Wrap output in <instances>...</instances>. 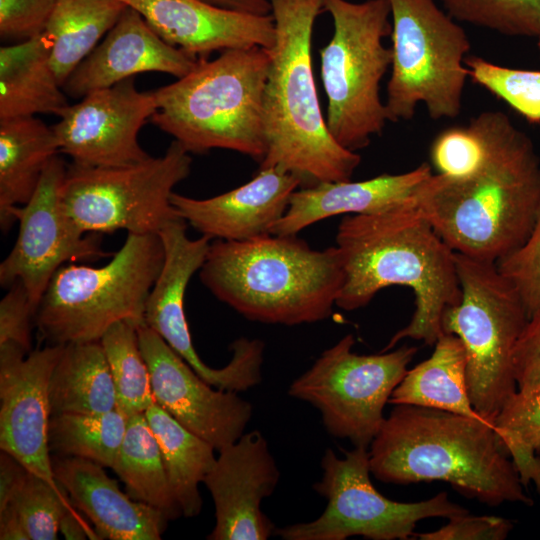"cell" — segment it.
Here are the masks:
<instances>
[{"instance_id":"obj_1","label":"cell","mask_w":540,"mask_h":540,"mask_svg":"<svg viewBox=\"0 0 540 540\" xmlns=\"http://www.w3.org/2000/svg\"><path fill=\"white\" fill-rule=\"evenodd\" d=\"M482 152L461 176L431 174L413 203L457 253L497 263L527 240L540 207V159L530 138L500 111L469 121Z\"/></svg>"},{"instance_id":"obj_2","label":"cell","mask_w":540,"mask_h":540,"mask_svg":"<svg viewBox=\"0 0 540 540\" xmlns=\"http://www.w3.org/2000/svg\"><path fill=\"white\" fill-rule=\"evenodd\" d=\"M336 248L344 271L337 307H365L389 286L413 291L411 320L383 352L405 338L436 343L443 334V313L460 301L461 288L455 251L417 210L413 198L379 212L346 215L337 229Z\"/></svg>"},{"instance_id":"obj_3","label":"cell","mask_w":540,"mask_h":540,"mask_svg":"<svg viewBox=\"0 0 540 540\" xmlns=\"http://www.w3.org/2000/svg\"><path fill=\"white\" fill-rule=\"evenodd\" d=\"M368 451L371 474L385 483L444 481L489 506L533 504L493 425L482 418L395 405Z\"/></svg>"},{"instance_id":"obj_4","label":"cell","mask_w":540,"mask_h":540,"mask_svg":"<svg viewBox=\"0 0 540 540\" xmlns=\"http://www.w3.org/2000/svg\"><path fill=\"white\" fill-rule=\"evenodd\" d=\"M276 39L264 90L266 154L260 169L277 168L300 188L351 180L361 157L330 133L315 84L311 46L322 0H271Z\"/></svg>"},{"instance_id":"obj_5","label":"cell","mask_w":540,"mask_h":540,"mask_svg":"<svg viewBox=\"0 0 540 540\" xmlns=\"http://www.w3.org/2000/svg\"><path fill=\"white\" fill-rule=\"evenodd\" d=\"M199 276L245 318L294 326L327 319L344 283L339 252L314 250L296 235L211 241Z\"/></svg>"},{"instance_id":"obj_6","label":"cell","mask_w":540,"mask_h":540,"mask_svg":"<svg viewBox=\"0 0 540 540\" xmlns=\"http://www.w3.org/2000/svg\"><path fill=\"white\" fill-rule=\"evenodd\" d=\"M269 63V50L260 46L199 59L188 74L155 90L158 109L150 120L189 153L227 149L260 163Z\"/></svg>"},{"instance_id":"obj_7","label":"cell","mask_w":540,"mask_h":540,"mask_svg":"<svg viewBox=\"0 0 540 540\" xmlns=\"http://www.w3.org/2000/svg\"><path fill=\"white\" fill-rule=\"evenodd\" d=\"M163 261L158 234L128 233L104 266H62L36 311L41 336L54 345L99 342L118 322L143 324L146 301Z\"/></svg>"},{"instance_id":"obj_8","label":"cell","mask_w":540,"mask_h":540,"mask_svg":"<svg viewBox=\"0 0 540 540\" xmlns=\"http://www.w3.org/2000/svg\"><path fill=\"white\" fill-rule=\"evenodd\" d=\"M333 34L320 50V72L327 96L326 123L334 139L357 152L380 135L388 122L379 94L391 66V49L383 39L392 24L388 0H322Z\"/></svg>"},{"instance_id":"obj_9","label":"cell","mask_w":540,"mask_h":540,"mask_svg":"<svg viewBox=\"0 0 540 540\" xmlns=\"http://www.w3.org/2000/svg\"><path fill=\"white\" fill-rule=\"evenodd\" d=\"M455 260L461 298L445 309L442 330L462 341L470 401L492 424L517 391L513 353L528 315L518 291L495 262L457 252Z\"/></svg>"},{"instance_id":"obj_10","label":"cell","mask_w":540,"mask_h":540,"mask_svg":"<svg viewBox=\"0 0 540 540\" xmlns=\"http://www.w3.org/2000/svg\"><path fill=\"white\" fill-rule=\"evenodd\" d=\"M392 30L391 76L385 109L388 121L413 118L424 104L434 120L456 118L469 76L464 29L434 0H388Z\"/></svg>"},{"instance_id":"obj_11","label":"cell","mask_w":540,"mask_h":540,"mask_svg":"<svg viewBox=\"0 0 540 540\" xmlns=\"http://www.w3.org/2000/svg\"><path fill=\"white\" fill-rule=\"evenodd\" d=\"M190 153L176 140L159 157L120 167L67 166L61 188L65 211L85 233L158 234L182 219L171 203L191 172Z\"/></svg>"},{"instance_id":"obj_12","label":"cell","mask_w":540,"mask_h":540,"mask_svg":"<svg viewBox=\"0 0 540 540\" xmlns=\"http://www.w3.org/2000/svg\"><path fill=\"white\" fill-rule=\"evenodd\" d=\"M338 457L330 448L322 460V477L313 489L327 500L315 520L275 528L284 540H345L362 536L371 540H406L426 518H454L469 511L446 492L418 502H397L379 493L370 479L369 451L354 447Z\"/></svg>"},{"instance_id":"obj_13","label":"cell","mask_w":540,"mask_h":540,"mask_svg":"<svg viewBox=\"0 0 540 540\" xmlns=\"http://www.w3.org/2000/svg\"><path fill=\"white\" fill-rule=\"evenodd\" d=\"M354 344V336L347 334L324 350L291 383L288 394L315 407L330 435L369 448L385 419L384 407L417 348L359 355L352 350Z\"/></svg>"},{"instance_id":"obj_14","label":"cell","mask_w":540,"mask_h":540,"mask_svg":"<svg viewBox=\"0 0 540 540\" xmlns=\"http://www.w3.org/2000/svg\"><path fill=\"white\" fill-rule=\"evenodd\" d=\"M183 219L173 221L158 233L164 261L149 293L144 323L155 331L208 384L232 392L247 391L262 380L265 344L240 337L230 349V362L220 368L207 366L193 346L184 312V297L192 276L201 269L212 239H190Z\"/></svg>"},{"instance_id":"obj_15","label":"cell","mask_w":540,"mask_h":540,"mask_svg":"<svg viewBox=\"0 0 540 540\" xmlns=\"http://www.w3.org/2000/svg\"><path fill=\"white\" fill-rule=\"evenodd\" d=\"M67 165L56 155L47 165L31 199L11 211L19 223L16 242L0 264V284L20 281L36 309L51 279L67 262L112 256L96 233H85L65 211L61 188Z\"/></svg>"},{"instance_id":"obj_16","label":"cell","mask_w":540,"mask_h":540,"mask_svg":"<svg viewBox=\"0 0 540 540\" xmlns=\"http://www.w3.org/2000/svg\"><path fill=\"white\" fill-rule=\"evenodd\" d=\"M157 109L155 91H139L134 77L93 91L69 105L52 126L59 152L83 167L142 162L150 155L141 147L138 134Z\"/></svg>"},{"instance_id":"obj_17","label":"cell","mask_w":540,"mask_h":540,"mask_svg":"<svg viewBox=\"0 0 540 540\" xmlns=\"http://www.w3.org/2000/svg\"><path fill=\"white\" fill-rule=\"evenodd\" d=\"M137 333L155 403L216 451L236 441L252 418L251 403L236 392L213 389L145 323Z\"/></svg>"},{"instance_id":"obj_18","label":"cell","mask_w":540,"mask_h":540,"mask_svg":"<svg viewBox=\"0 0 540 540\" xmlns=\"http://www.w3.org/2000/svg\"><path fill=\"white\" fill-rule=\"evenodd\" d=\"M63 349L49 344L27 353L0 344V449L52 484L49 383Z\"/></svg>"},{"instance_id":"obj_19","label":"cell","mask_w":540,"mask_h":540,"mask_svg":"<svg viewBox=\"0 0 540 540\" xmlns=\"http://www.w3.org/2000/svg\"><path fill=\"white\" fill-rule=\"evenodd\" d=\"M203 483L215 506L210 540H266L275 526L261 509L271 496L280 472L268 442L258 430L244 432L218 451Z\"/></svg>"},{"instance_id":"obj_20","label":"cell","mask_w":540,"mask_h":540,"mask_svg":"<svg viewBox=\"0 0 540 540\" xmlns=\"http://www.w3.org/2000/svg\"><path fill=\"white\" fill-rule=\"evenodd\" d=\"M138 11L169 45L199 60L214 51L260 46L276 39L272 14L223 9L203 0H119Z\"/></svg>"},{"instance_id":"obj_21","label":"cell","mask_w":540,"mask_h":540,"mask_svg":"<svg viewBox=\"0 0 540 540\" xmlns=\"http://www.w3.org/2000/svg\"><path fill=\"white\" fill-rule=\"evenodd\" d=\"M197 62L166 43L138 11L127 6L62 88L66 95L82 98L143 72H161L178 79L193 70Z\"/></svg>"},{"instance_id":"obj_22","label":"cell","mask_w":540,"mask_h":540,"mask_svg":"<svg viewBox=\"0 0 540 540\" xmlns=\"http://www.w3.org/2000/svg\"><path fill=\"white\" fill-rule=\"evenodd\" d=\"M300 188L294 175L277 168L260 169L247 183L223 194L196 199L173 192L179 216L210 239L242 241L271 234Z\"/></svg>"},{"instance_id":"obj_23","label":"cell","mask_w":540,"mask_h":540,"mask_svg":"<svg viewBox=\"0 0 540 540\" xmlns=\"http://www.w3.org/2000/svg\"><path fill=\"white\" fill-rule=\"evenodd\" d=\"M55 480L73 506L92 522L99 539L159 540L167 518L124 493L104 467L87 459L51 454Z\"/></svg>"},{"instance_id":"obj_24","label":"cell","mask_w":540,"mask_h":540,"mask_svg":"<svg viewBox=\"0 0 540 540\" xmlns=\"http://www.w3.org/2000/svg\"><path fill=\"white\" fill-rule=\"evenodd\" d=\"M432 174L422 163L400 174H381L363 181H339L298 188L283 217L272 227L274 235H297L323 219L337 215L368 214L409 201Z\"/></svg>"},{"instance_id":"obj_25","label":"cell","mask_w":540,"mask_h":540,"mask_svg":"<svg viewBox=\"0 0 540 540\" xmlns=\"http://www.w3.org/2000/svg\"><path fill=\"white\" fill-rule=\"evenodd\" d=\"M50 62L44 33L0 48V120L53 113L69 106Z\"/></svg>"},{"instance_id":"obj_26","label":"cell","mask_w":540,"mask_h":540,"mask_svg":"<svg viewBox=\"0 0 540 540\" xmlns=\"http://www.w3.org/2000/svg\"><path fill=\"white\" fill-rule=\"evenodd\" d=\"M59 152L52 126L35 116L0 120V226L14 224L11 211L33 196L48 163Z\"/></svg>"},{"instance_id":"obj_27","label":"cell","mask_w":540,"mask_h":540,"mask_svg":"<svg viewBox=\"0 0 540 540\" xmlns=\"http://www.w3.org/2000/svg\"><path fill=\"white\" fill-rule=\"evenodd\" d=\"M432 355L408 370L394 389L389 404H408L481 418L470 401L467 358L459 337L443 333Z\"/></svg>"},{"instance_id":"obj_28","label":"cell","mask_w":540,"mask_h":540,"mask_svg":"<svg viewBox=\"0 0 540 540\" xmlns=\"http://www.w3.org/2000/svg\"><path fill=\"white\" fill-rule=\"evenodd\" d=\"M49 403L51 416L116 409L115 386L100 341L64 345L51 375Z\"/></svg>"},{"instance_id":"obj_29","label":"cell","mask_w":540,"mask_h":540,"mask_svg":"<svg viewBox=\"0 0 540 540\" xmlns=\"http://www.w3.org/2000/svg\"><path fill=\"white\" fill-rule=\"evenodd\" d=\"M126 7L119 0H56L43 33L49 42L52 68L62 87Z\"/></svg>"},{"instance_id":"obj_30","label":"cell","mask_w":540,"mask_h":540,"mask_svg":"<svg viewBox=\"0 0 540 540\" xmlns=\"http://www.w3.org/2000/svg\"><path fill=\"white\" fill-rule=\"evenodd\" d=\"M144 414L158 441L168 482L182 515H198L202 508L199 485L216 461V450L157 403Z\"/></svg>"},{"instance_id":"obj_31","label":"cell","mask_w":540,"mask_h":540,"mask_svg":"<svg viewBox=\"0 0 540 540\" xmlns=\"http://www.w3.org/2000/svg\"><path fill=\"white\" fill-rule=\"evenodd\" d=\"M113 471L134 500L159 510L168 521L182 515L172 493L158 441L144 413L127 417Z\"/></svg>"},{"instance_id":"obj_32","label":"cell","mask_w":540,"mask_h":540,"mask_svg":"<svg viewBox=\"0 0 540 540\" xmlns=\"http://www.w3.org/2000/svg\"><path fill=\"white\" fill-rule=\"evenodd\" d=\"M126 427L127 417L117 409L54 415L49 422V450L54 455L83 458L112 468Z\"/></svg>"},{"instance_id":"obj_33","label":"cell","mask_w":540,"mask_h":540,"mask_svg":"<svg viewBox=\"0 0 540 540\" xmlns=\"http://www.w3.org/2000/svg\"><path fill=\"white\" fill-rule=\"evenodd\" d=\"M137 327L130 322H118L100 339L115 386L116 409L126 417L145 413L155 402Z\"/></svg>"},{"instance_id":"obj_34","label":"cell","mask_w":540,"mask_h":540,"mask_svg":"<svg viewBox=\"0 0 540 540\" xmlns=\"http://www.w3.org/2000/svg\"><path fill=\"white\" fill-rule=\"evenodd\" d=\"M524 487L534 483L540 493V389L517 390L492 423Z\"/></svg>"},{"instance_id":"obj_35","label":"cell","mask_w":540,"mask_h":540,"mask_svg":"<svg viewBox=\"0 0 540 540\" xmlns=\"http://www.w3.org/2000/svg\"><path fill=\"white\" fill-rule=\"evenodd\" d=\"M451 17L509 36L540 35V0H442Z\"/></svg>"},{"instance_id":"obj_36","label":"cell","mask_w":540,"mask_h":540,"mask_svg":"<svg viewBox=\"0 0 540 540\" xmlns=\"http://www.w3.org/2000/svg\"><path fill=\"white\" fill-rule=\"evenodd\" d=\"M468 75L531 122H540V71L513 69L466 57Z\"/></svg>"},{"instance_id":"obj_37","label":"cell","mask_w":540,"mask_h":540,"mask_svg":"<svg viewBox=\"0 0 540 540\" xmlns=\"http://www.w3.org/2000/svg\"><path fill=\"white\" fill-rule=\"evenodd\" d=\"M8 505L17 511L30 540H55L60 520L73 504L60 484H52L29 471Z\"/></svg>"},{"instance_id":"obj_38","label":"cell","mask_w":540,"mask_h":540,"mask_svg":"<svg viewBox=\"0 0 540 540\" xmlns=\"http://www.w3.org/2000/svg\"><path fill=\"white\" fill-rule=\"evenodd\" d=\"M496 265L518 291L529 319L540 308V207L524 244Z\"/></svg>"},{"instance_id":"obj_39","label":"cell","mask_w":540,"mask_h":540,"mask_svg":"<svg viewBox=\"0 0 540 540\" xmlns=\"http://www.w3.org/2000/svg\"><path fill=\"white\" fill-rule=\"evenodd\" d=\"M481 152L480 137L469 122L441 131L431 144L430 159L437 173L461 176L475 167Z\"/></svg>"},{"instance_id":"obj_40","label":"cell","mask_w":540,"mask_h":540,"mask_svg":"<svg viewBox=\"0 0 540 540\" xmlns=\"http://www.w3.org/2000/svg\"><path fill=\"white\" fill-rule=\"evenodd\" d=\"M56 0H0V35L24 41L43 33Z\"/></svg>"},{"instance_id":"obj_41","label":"cell","mask_w":540,"mask_h":540,"mask_svg":"<svg viewBox=\"0 0 540 540\" xmlns=\"http://www.w3.org/2000/svg\"><path fill=\"white\" fill-rule=\"evenodd\" d=\"M36 309L20 281L8 287L0 301V344L12 343L31 352V329Z\"/></svg>"},{"instance_id":"obj_42","label":"cell","mask_w":540,"mask_h":540,"mask_svg":"<svg viewBox=\"0 0 540 540\" xmlns=\"http://www.w3.org/2000/svg\"><path fill=\"white\" fill-rule=\"evenodd\" d=\"M513 522L497 516H471L450 518L437 530L417 533L421 540H504L513 529Z\"/></svg>"},{"instance_id":"obj_43","label":"cell","mask_w":540,"mask_h":540,"mask_svg":"<svg viewBox=\"0 0 540 540\" xmlns=\"http://www.w3.org/2000/svg\"><path fill=\"white\" fill-rule=\"evenodd\" d=\"M513 367L519 391L540 389V308L527 320L516 342Z\"/></svg>"},{"instance_id":"obj_44","label":"cell","mask_w":540,"mask_h":540,"mask_svg":"<svg viewBox=\"0 0 540 540\" xmlns=\"http://www.w3.org/2000/svg\"><path fill=\"white\" fill-rule=\"evenodd\" d=\"M29 470L13 455L0 454V510L4 509L23 485Z\"/></svg>"},{"instance_id":"obj_45","label":"cell","mask_w":540,"mask_h":540,"mask_svg":"<svg viewBox=\"0 0 540 540\" xmlns=\"http://www.w3.org/2000/svg\"><path fill=\"white\" fill-rule=\"evenodd\" d=\"M75 509L72 505L63 514L59 524V532L68 540L99 539L94 528H90Z\"/></svg>"},{"instance_id":"obj_46","label":"cell","mask_w":540,"mask_h":540,"mask_svg":"<svg viewBox=\"0 0 540 540\" xmlns=\"http://www.w3.org/2000/svg\"><path fill=\"white\" fill-rule=\"evenodd\" d=\"M214 6L250 15L267 16L272 13L271 0H203Z\"/></svg>"},{"instance_id":"obj_47","label":"cell","mask_w":540,"mask_h":540,"mask_svg":"<svg viewBox=\"0 0 540 540\" xmlns=\"http://www.w3.org/2000/svg\"><path fill=\"white\" fill-rule=\"evenodd\" d=\"M1 540H30L23 522L12 505L0 510Z\"/></svg>"},{"instance_id":"obj_48","label":"cell","mask_w":540,"mask_h":540,"mask_svg":"<svg viewBox=\"0 0 540 540\" xmlns=\"http://www.w3.org/2000/svg\"><path fill=\"white\" fill-rule=\"evenodd\" d=\"M537 38H538V48H539V52H540V35Z\"/></svg>"}]
</instances>
